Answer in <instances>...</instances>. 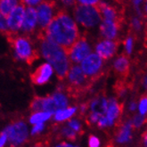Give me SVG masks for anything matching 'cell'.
Instances as JSON below:
<instances>
[{
    "label": "cell",
    "mask_w": 147,
    "mask_h": 147,
    "mask_svg": "<svg viewBox=\"0 0 147 147\" xmlns=\"http://www.w3.org/2000/svg\"><path fill=\"white\" fill-rule=\"evenodd\" d=\"M14 34L9 36L10 40H12L13 47L15 52L16 56L20 60L25 61L28 63H32L38 58V53L36 49H33V47L30 39L26 37H16Z\"/></svg>",
    "instance_id": "cell-5"
},
{
    "label": "cell",
    "mask_w": 147,
    "mask_h": 147,
    "mask_svg": "<svg viewBox=\"0 0 147 147\" xmlns=\"http://www.w3.org/2000/svg\"><path fill=\"white\" fill-rule=\"evenodd\" d=\"M41 54L52 68L55 69L60 80L66 79L67 73L71 65L66 51L60 46L42 37L40 43Z\"/></svg>",
    "instance_id": "cell-2"
},
{
    "label": "cell",
    "mask_w": 147,
    "mask_h": 147,
    "mask_svg": "<svg viewBox=\"0 0 147 147\" xmlns=\"http://www.w3.org/2000/svg\"><path fill=\"white\" fill-rule=\"evenodd\" d=\"M4 133L12 147L22 145L28 138V127L23 121H17L8 126Z\"/></svg>",
    "instance_id": "cell-6"
},
{
    "label": "cell",
    "mask_w": 147,
    "mask_h": 147,
    "mask_svg": "<svg viewBox=\"0 0 147 147\" xmlns=\"http://www.w3.org/2000/svg\"><path fill=\"white\" fill-rule=\"evenodd\" d=\"M130 121H131L133 128H140L145 123L146 118H145V116H142L138 113L133 117L132 120H130Z\"/></svg>",
    "instance_id": "cell-24"
},
{
    "label": "cell",
    "mask_w": 147,
    "mask_h": 147,
    "mask_svg": "<svg viewBox=\"0 0 147 147\" xmlns=\"http://www.w3.org/2000/svg\"><path fill=\"white\" fill-rule=\"evenodd\" d=\"M52 98L54 99L55 105L58 108V111L61 110H64L66 108H68V105H69V101L67 96H65V94L62 93V92H56L54 94H52Z\"/></svg>",
    "instance_id": "cell-21"
},
{
    "label": "cell",
    "mask_w": 147,
    "mask_h": 147,
    "mask_svg": "<svg viewBox=\"0 0 147 147\" xmlns=\"http://www.w3.org/2000/svg\"><path fill=\"white\" fill-rule=\"evenodd\" d=\"M41 1H38V0H33V1H31V0H27V1H23L24 4H27L29 6H35V5H38V4H40Z\"/></svg>",
    "instance_id": "cell-37"
},
{
    "label": "cell",
    "mask_w": 147,
    "mask_h": 147,
    "mask_svg": "<svg viewBox=\"0 0 147 147\" xmlns=\"http://www.w3.org/2000/svg\"><path fill=\"white\" fill-rule=\"evenodd\" d=\"M75 147H77V146H75Z\"/></svg>",
    "instance_id": "cell-46"
},
{
    "label": "cell",
    "mask_w": 147,
    "mask_h": 147,
    "mask_svg": "<svg viewBox=\"0 0 147 147\" xmlns=\"http://www.w3.org/2000/svg\"><path fill=\"white\" fill-rule=\"evenodd\" d=\"M142 85H143V86H144L145 89H147V75H145L143 78V80H142Z\"/></svg>",
    "instance_id": "cell-42"
},
{
    "label": "cell",
    "mask_w": 147,
    "mask_h": 147,
    "mask_svg": "<svg viewBox=\"0 0 147 147\" xmlns=\"http://www.w3.org/2000/svg\"><path fill=\"white\" fill-rule=\"evenodd\" d=\"M128 109L130 111H135L137 109L136 102H130V103H129V106H128Z\"/></svg>",
    "instance_id": "cell-39"
},
{
    "label": "cell",
    "mask_w": 147,
    "mask_h": 147,
    "mask_svg": "<svg viewBox=\"0 0 147 147\" xmlns=\"http://www.w3.org/2000/svg\"><path fill=\"white\" fill-rule=\"evenodd\" d=\"M119 31V22L102 20L100 24L101 35L107 40H113Z\"/></svg>",
    "instance_id": "cell-15"
},
{
    "label": "cell",
    "mask_w": 147,
    "mask_h": 147,
    "mask_svg": "<svg viewBox=\"0 0 147 147\" xmlns=\"http://www.w3.org/2000/svg\"><path fill=\"white\" fill-rule=\"evenodd\" d=\"M91 54V47L84 37H80L77 42L68 52L71 64H79Z\"/></svg>",
    "instance_id": "cell-7"
},
{
    "label": "cell",
    "mask_w": 147,
    "mask_h": 147,
    "mask_svg": "<svg viewBox=\"0 0 147 147\" xmlns=\"http://www.w3.org/2000/svg\"><path fill=\"white\" fill-rule=\"evenodd\" d=\"M97 126L100 128H105L108 127V123H107V119L105 118V116H101L98 119V122H97Z\"/></svg>",
    "instance_id": "cell-34"
},
{
    "label": "cell",
    "mask_w": 147,
    "mask_h": 147,
    "mask_svg": "<svg viewBox=\"0 0 147 147\" xmlns=\"http://www.w3.org/2000/svg\"><path fill=\"white\" fill-rule=\"evenodd\" d=\"M0 32L5 33L8 37L12 35V33L9 31V30H8L7 20H6V18H5V17L2 16L1 14H0Z\"/></svg>",
    "instance_id": "cell-28"
},
{
    "label": "cell",
    "mask_w": 147,
    "mask_h": 147,
    "mask_svg": "<svg viewBox=\"0 0 147 147\" xmlns=\"http://www.w3.org/2000/svg\"><path fill=\"white\" fill-rule=\"evenodd\" d=\"M98 10L101 13V16L102 17V20L109 21V22H116L118 21V11L115 9L113 6H111L106 3L99 2L96 5Z\"/></svg>",
    "instance_id": "cell-16"
},
{
    "label": "cell",
    "mask_w": 147,
    "mask_h": 147,
    "mask_svg": "<svg viewBox=\"0 0 147 147\" xmlns=\"http://www.w3.org/2000/svg\"><path fill=\"white\" fill-rule=\"evenodd\" d=\"M133 47H134V39L133 38H127L125 41V51L127 52V55H130L133 52Z\"/></svg>",
    "instance_id": "cell-30"
},
{
    "label": "cell",
    "mask_w": 147,
    "mask_h": 147,
    "mask_svg": "<svg viewBox=\"0 0 147 147\" xmlns=\"http://www.w3.org/2000/svg\"><path fill=\"white\" fill-rule=\"evenodd\" d=\"M120 111H121V110H120L119 103L117 101V99L114 97H111L108 100L107 110L105 114V116L107 119L108 127H111L115 124L116 120L119 117Z\"/></svg>",
    "instance_id": "cell-14"
},
{
    "label": "cell",
    "mask_w": 147,
    "mask_h": 147,
    "mask_svg": "<svg viewBox=\"0 0 147 147\" xmlns=\"http://www.w3.org/2000/svg\"><path fill=\"white\" fill-rule=\"evenodd\" d=\"M138 113L142 116H145L147 114V96H144L140 99L137 105Z\"/></svg>",
    "instance_id": "cell-26"
},
{
    "label": "cell",
    "mask_w": 147,
    "mask_h": 147,
    "mask_svg": "<svg viewBox=\"0 0 147 147\" xmlns=\"http://www.w3.org/2000/svg\"><path fill=\"white\" fill-rule=\"evenodd\" d=\"M113 68L119 74H125L127 72L129 68V61L127 56L120 55L113 63Z\"/></svg>",
    "instance_id": "cell-20"
},
{
    "label": "cell",
    "mask_w": 147,
    "mask_h": 147,
    "mask_svg": "<svg viewBox=\"0 0 147 147\" xmlns=\"http://www.w3.org/2000/svg\"><path fill=\"white\" fill-rule=\"evenodd\" d=\"M6 141H7V136H6V135L3 132L1 135H0V147H3V146L5 144Z\"/></svg>",
    "instance_id": "cell-38"
},
{
    "label": "cell",
    "mask_w": 147,
    "mask_h": 147,
    "mask_svg": "<svg viewBox=\"0 0 147 147\" xmlns=\"http://www.w3.org/2000/svg\"><path fill=\"white\" fill-rule=\"evenodd\" d=\"M76 111L77 108L75 107H70L64 110H61L55 114V119L56 121H63V120H66L69 118L72 117L76 113Z\"/></svg>",
    "instance_id": "cell-22"
},
{
    "label": "cell",
    "mask_w": 147,
    "mask_h": 147,
    "mask_svg": "<svg viewBox=\"0 0 147 147\" xmlns=\"http://www.w3.org/2000/svg\"><path fill=\"white\" fill-rule=\"evenodd\" d=\"M61 135L67 138V139L69 140H72L74 141L76 139V137H77V133L74 132L72 129L71 127H69L68 126L67 127H63L62 128V130H61Z\"/></svg>",
    "instance_id": "cell-25"
},
{
    "label": "cell",
    "mask_w": 147,
    "mask_h": 147,
    "mask_svg": "<svg viewBox=\"0 0 147 147\" xmlns=\"http://www.w3.org/2000/svg\"><path fill=\"white\" fill-rule=\"evenodd\" d=\"M52 74H53L52 66L47 63H43L31 74V80L36 85H43L48 81Z\"/></svg>",
    "instance_id": "cell-13"
},
{
    "label": "cell",
    "mask_w": 147,
    "mask_h": 147,
    "mask_svg": "<svg viewBox=\"0 0 147 147\" xmlns=\"http://www.w3.org/2000/svg\"><path fill=\"white\" fill-rule=\"evenodd\" d=\"M37 12L34 7H26L24 20L21 28V31L24 34H31L37 27Z\"/></svg>",
    "instance_id": "cell-12"
},
{
    "label": "cell",
    "mask_w": 147,
    "mask_h": 147,
    "mask_svg": "<svg viewBox=\"0 0 147 147\" xmlns=\"http://www.w3.org/2000/svg\"><path fill=\"white\" fill-rule=\"evenodd\" d=\"M25 10L26 6L22 2H19L18 5H17L14 9L12 11V13L7 17V26L8 30L12 34H15L18 32L21 28L24 20V15H25Z\"/></svg>",
    "instance_id": "cell-10"
},
{
    "label": "cell",
    "mask_w": 147,
    "mask_h": 147,
    "mask_svg": "<svg viewBox=\"0 0 147 147\" xmlns=\"http://www.w3.org/2000/svg\"><path fill=\"white\" fill-rule=\"evenodd\" d=\"M101 116H99L98 114H96V113H93L91 112L89 117H88V121L90 124H97L98 122V119Z\"/></svg>",
    "instance_id": "cell-35"
},
{
    "label": "cell",
    "mask_w": 147,
    "mask_h": 147,
    "mask_svg": "<svg viewBox=\"0 0 147 147\" xmlns=\"http://www.w3.org/2000/svg\"><path fill=\"white\" fill-rule=\"evenodd\" d=\"M73 13L76 21L86 28H94L102 22V16L96 5H75Z\"/></svg>",
    "instance_id": "cell-3"
},
{
    "label": "cell",
    "mask_w": 147,
    "mask_h": 147,
    "mask_svg": "<svg viewBox=\"0 0 147 147\" xmlns=\"http://www.w3.org/2000/svg\"><path fill=\"white\" fill-rule=\"evenodd\" d=\"M45 128V124L44 123H39V124H36L34 125V127H32V130H31V135H36L40 133L41 131L44 130Z\"/></svg>",
    "instance_id": "cell-33"
},
{
    "label": "cell",
    "mask_w": 147,
    "mask_h": 147,
    "mask_svg": "<svg viewBox=\"0 0 147 147\" xmlns=\"http://www.w3.org/2000/svg\"><path fill=\"white\" fill-rule=\"evenodd\" d=\"M89 147H99L100 146V140L96 136H90L88 140Z\"/></svg>",
    "instance_id": "cell-32"
},
{
    "label": "cell",
    "mask_w": 147,
    "mask_h": 147,
    "mask_svg": "<svg viewBox=\"0 0 147 147\" xmlns=\"http://www.w3.org/2000/svg\"><path fill=\"white\" fill-rule=\"evenodd\" d=\"M55 5L54 2L49 1H42L38 5L36 12H37V25L40 30H44L49 25L51 21L54 18V8Z\"/></svg>",
    "instance_id": "cell-8"
},
{
    "label": "cell",
    "mask_w": 147,
    "mask_h": 147,
    "mask_svg": "<svg viewBox=\"0 0 147 147\" xmlns=\"http://www.w3.org/2000/svg\"><path fill=\"white\" fill-rule=\"evenodd\" d=\"M56 147H73V146H72V145H71L70 144L63 142V143H61L60 144H58Z\"/></svg>",
    "instance_id": "cell-43"
},
{
    "label": "cell",
    "mask_w": 147,
    "mask_h": 147,
    "mask_svg": "<svg viewBox=\"0 0 147 147\" xmlns=\"http://www.w3.org/2000/svg\"><path fill=\"white\" fill-rule=\"evenodd\" d=\"M33 147H43V145L40 144H36L35 146H33Z\"/></svg>",
    "instance_id": "cell-45"
},
{
    "label": "cell",
    "mask_w": 147,
    "mask_h": 147,
    "mask_svg": "<svg viewBox=\"0 0 147 147\" xmlns=\"http://www.w3.org/2000/svg\"><path fill=\"white\" fill-rule=\"evenodd\" d=\"M80 37L76 22L66 11L56 13L45 30L44 36L47 40L63 47L67 54Z\"/></svg>",
    "instance_id": "cell-1"
},
{
    "label": "cell",
    "mask_w": 147,
    "mask_h": 147,
    "mask_svg": "<svg viewBox=\"0 0 147 147\" xmlns=\"http://www.w3.org/2000/svg\"><path fill=\"white\" fill-rule=\"evenodd\" d=\"M19 2L15 0H1L0 1V14L7 19L12 11L18 5Z\"/></svg>",
    "instance_id": "cell-19"
},
{
    "label": "cell",
    "mask_w": 147,
    "mask_h": 147,
    "mask_svg": "<svg viewBox=\"0 0 147 147\" xmlns=\"http://www.w3.org/2000/svg\"><path fill=\"white\" fill-rule=\"evenodd\" d=\"M117 47L118 44L115 41L103 39L96 46V54L102 60H108L115 55Z\"/></svg>",
    "instance_id": "cell-11"
},
{
    "label": "cell",
    "mask_w": 147,
    "mask_h": 147,
    "mask_svg": "<svg viewBox=\"0 0 147 147\" xmlns=\"http://www.w3.org/2000/svg\"><path fill=\"white\" fill-rule=\"evenodd\" d=\"M102 59L96 53H91L80 63V68L86 78H94L98 76L102 68Z\"/></svg>",
    "instance_id": "cell-9"
},
{
    "label": "cell",
    "mask_w": 147,
    "mask_h": 147,
    "mask_svg": "<svg viewBox=\"0 0 147 147\" xmlns=\"http://www.w3.org/2000/svg\"><path fill=\"white\" fill-rule=\"evenodd\" d=\"M42 100H43L42 97H38V96L35 97L30 102V108L33 111H37V112L42 111Z\"/></svg>",
    "instance_id": "cell-27"
},
{
    "label": "cell",
    "mask_w": 147,
    "mask_h": 147,
    "mask_svg": "<svg viewBox=\"0 0 147 147\" xmlns=\"http://www.w3.org/2000/svg\"><path fill=\"white\" fill-rule=\"evenodd\" d=\"M131 26L133 30H135L136 31H139L142 29V22L139 18L137 17H134V18L131 19Z\"/></svg>",
    "instance_id": "cell-31"
},
{
    "label": "cell",
    "mask_w": 147,
    "mask_h": 147,
    "mask_svg": "<svg viewBox=\"0 0 147 147\" xmlns=\"http://www.w3.org/2000/svg\"><path fill=\"white\" fill-rule=\"evenodd\" d=\"M78 3L85 5H96L99 1H97V0H80Z\"/></svg>",
    "instance_id": "cell-36"
},
{
    "label": "cell",
    "mask_w": 147,
    "mask_h": 147,
    "mask_svg": "<svg viewBox=\"0 0 147 147\" xmlns=\"http://www.w3.org/2000/svg\"><path fill=\"white\" fill-rule=\"evenodd\" d=\"M52 114L45 111H39V112H34V113L30 118V122L33 125L44 123L46 120L50 119Z\"/></svg>",
    "instance_id": "cell-23"
},
{
    "label": "cell",
    "mask_w": 147,
    "mask_h": 147,
    "mask_svg": "<svg viewBox=\"0 0 147 147\" xmlns=\"http://www.w3.org/2000/svg\"><path fill=\"white\" fill-rule=\"evenodd\" d=\"M133 127L130 120H128L119 128L116 136V142L119 144H125L132 140Z\"/></svg>",
    "instance_id": "cell-17"
},
{
    "label": "cell",
    "mask_w": 147,
    "mask_h": 147,
    "mask_svg": "<svg viewBox=\"0 0 147 147\" xmlns=\"http://www.w3.org/2000/svg\"><path fill=\"white\" fill-rule=\"evenodd\" d=\"M66 79L69 82L67 92L72 96H78L80 92L86 90V88H88V80L79 64L71 65Z\"/></svg>",
    "instance_id": "cell-4"
},
{
    "label": "cell",
    "mask_w": 147,
    "mask_h": 147,
    "mask_svg": "<svg viewBox=\"0 0 147 147\" xmlns=\"http://www.w3.org/2000/svg\"><path fill=\"white\" fill-rule=\"evenodd\" d=\"M88 105H86V103H83V105H81L80 107V113H81V114H84L85 112L86 111V110H88Z\"/></svg>",
    "instance_id": "cell-40"
},
{
    "label": "cell",
    "mask_w": 147,
    "mask_h": 147,
    "mask_svg": "<svg viewBox=\"0 0 147 147\" xmlns=\"http://www.w3.org/2000/svg\"><path fill=\"white\" fill-rule=\"evenodd\" d=\"M68 127H71L72 130L76 133H79L81 130V124L80 123V121L78 119H71L69 120L68 122Z\"/></svg>",
    "instance_id": "cell-29"
},
{
    "label": "cell",
    "mask_w": 147,
    "mask_h": 147,
    "mask_svg": "<svg viewBox=\"0 0 147 147\" xmlns=\"http://www.w3.org/2000/svg\"><path fill=\"white\" fill-rule=\"evenodd\" d=\"M108 105V100L103 96H98L94 98L90 102V110L93 113L98 114L99 116H103L105 114Z\"/></svg>",
    "instance_id": "cell-18"
},
{
    "label": "cell",
    "mask_w": 147,
    "mask_h": 147,
    "mask_svg": "<svg viewBox=\"0 0 147 147\" xmlns=\"http://www.w3.org/2000/svg\"><path fill=\"white\" fill-rule=\"evenodd\" d=\"M143 145L144 147H147V131L143 135Z\"/></svg>",
    "instance_id": "cell-41"
},
{
    "label": "cell",
    "mask_w": 147,
    "mask_h": 147,
    "mask_svg": "<svg viewBox=\"0 0 147 147\" xmlns=\"http://www.w3.org/2000/svg\"><path fill=\"white\" fill-rule=\"evenodd\" d=\"M144 13L147 14V1L145 2V5H144Z\"/></svg>",
    "instance_id": "cell-44"
}]
</instances>
